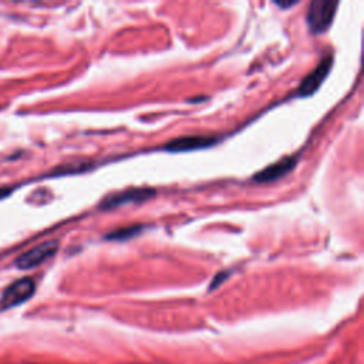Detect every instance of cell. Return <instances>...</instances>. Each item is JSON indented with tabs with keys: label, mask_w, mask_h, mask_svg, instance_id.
<instances>
[{
	"label": "cell",
	"mask_w": 364,
	"mask_h": 364,
	"mask_svg": "<svg viewBox=\"0 0 364 364\" xmlns=\"http://www.w3.org/2000/svg\"><path fill=\"white\" fill-rule=\"evenodd\" d=\"M337 7H339L337 1H330V0L310 1L307 16H306L309 29L316 34H322L327 31V29L332 26V23L335 20Z\"/></svg>",
	"instance_id": "1"
},
{
	"label": "cell",
	"mask_w": 364,
	"mask_h": 364,
	"mask_svg": "<svg viewBox=\"0 0 364 364\" xmlns=\"http://www.w3.org/2000/svg\"><path fill=\"white\" fill-rule=\"evenodd\" d=\"M34 290H36V285L31 277H23L17 282L11 283L0 297V310H7L14 306L24 303L33 296Z\"/></svg>",
	"instance_id": "2"
},
{
	"label": "cell",
	"mask_w": 364,
	"mask_h": 364,
	"mask_svg": "<svg viewBox=\"0 0 364 364\" xmlns=\"http://www.w3.org/2000/svg\"><path fill=\"white\" fill-rule=\"evenodd\" d=\"M154 195H155L154 189H149V188H132V189H127V191L111 194L109 197H106L104 201H101L100 208H103V209H114V208L122 207V205H127V204H141V202H145L149 198H152Z\"/></svg>",
	"instance_id": "3"
},
{
	"label": "cell",
	"mask_w": 364,
	"mask_h": 364,
	"mask_svg": "<svg viewBox=\"0 0 364 364\" xmlns=\"http://www.w3.org/2000/svg\"><path fill=\"white\" fill-rule=\"evenodd\" d=\"M57 249H59V243L56 241L43 242L40 245L34 246L33 249H30L29 252L19 256L16 260V265L19 266L20 269H33L36 266L44 263L51 256L56 255Z\"/></svg>",
	"instance_id": "4"
},
{
	"label": "cell",
	"mask_w": 364,
	"mask_h": 364,
	"mask_svg": "<svg viewBox=\"0 0 364 364\" xmlns=\"http://www.w3.org/2000/svg\"><path fill=\"white\" fill-rule=\"evenodd\" d=\"M332 64H333V57L326 56L325 59L320 61V64H317V67L303 79L300 87H299V94L300 96H312L316 90L322 86V83L325 81L326 77L329 76Z\"/></svg>",
	"instance_id": "5"
},
{
	"label": "cell",
	"mask_w": 364,
	"mask_h": 364,
	"mask_svg": "<svg viewBox=\"0 0 364 364\" xmlns=\"http://www.w3.org/2000/svg\"><path fill=\"white\" fill-rule=\"evenodd\" d=\"M217 139L209 137H182L169 141L165 149L172 151V152H187V151H194V149H201V148L211 147L215 144Z\"/></svg>",
	"instance_id": "6"
},
{
	"label": "cell",
	"mask_w": 364,
	"mask_h": 364,
	"mask_svg": "<svg viewBox=\"0 0 364 364\" xmlns=\"http://www.w3.org/2000/svg\"><path fill=\"white\" fill-rule=\"evenodd\" d=\"M295 158H283L279 162H276L273 165H269L265 169H262L259 174H256L255 181H257V182H272V181H276V179L286 175L292 168L295 167Z\"/></svg>",
	"instance_id": "7"
},
{
	"label": "cell",
	"mask_w": 364,
	"mask_h": 364,
	"mask_svg": "<svg viewBox=\"0 0 364 364\" xmlns=\"http://www.w3.org/2000/svg\"><path fill=\"white\" fill-rule=\"evenodd\" d=\"M139 227H131V228H125V229H120L117 232H113L111 235H109L110 241H124V239H128V238L134 237L135 234L139 232Z\"/></svg>",
	"instance_id": "8"
},
{
	"label": "cell",
	"mask_w": 364,
	"mask_h": 364,
	"mask_svg": "<svg viewBox=\"0 0 364 364\" xmlns=\"http://www.w3.org/2000/svg\"><path fill=\"white\" fill-rule=\"evenodd\" d=\"M9 192H10L9 188H0V199H1V198L7 197V195H9Z\"/></svg>",
	"instance_id": "9"
}]
</instances>
